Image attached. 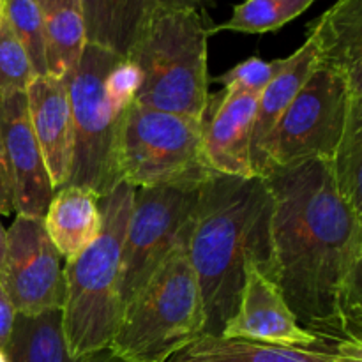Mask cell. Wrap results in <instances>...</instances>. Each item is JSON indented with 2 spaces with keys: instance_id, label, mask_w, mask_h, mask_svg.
Listing matches in <instances>:
<instances>
[{
  "instance_id": "6da1fadb",
  "label": "cell",
  "mask_w": 362,
  "mask_h": 362,
  "mask_svg": "<svg viewBox=\"0 0 362 362\" xmlns=\"http://www.w3.org/2000/svg\"><path fill=\"white\" fill-rule=\"evenodd\" d=\"M262 179L272 209L253 262L304 331L362 346V216L339 197L320 159L272 168Z\"/></svg>"
},
{
  "instance_id": "7a4b0ae2",
  "label": "cell",
  "mask_w": 362,
  "mask_h": 362,
  "mask_svg": "<svg viewBox=\"0 0 362 362\" xmlns=\"http://www.w3.org/2000/svg\"><path fill=\"white\" fill-rule=\"evenodd\" d=\"M271 209L262 177L212 173L200 186L186 246L200 286L204 336H219L235 315L247 260L257 262Z\"/></svg>"
},
{
  "instance_id": "3957f363",
  "label": "cell",
  "mask_w": 362,
  "mask_h": 362,
  "mask_svg": "<svg viewBox=\"0 0 362 362\" xmlns=\"http://www.w3.org/2000/svg\"><path fill=\"white\" fill-rule=\"evenodd\" d=\"M66 83L74 127L73 163L66 186L85 187L103 198L120 184L119 131L124 110L136 90L138 73L129 60L87 45Z\"/></svg>"
},
{
  "instance_id": "277c9868",
  "label": "cell",
  "mask_w": 362,
  "mask_h": 362,
  "mask_svg": "<svg viewBox=\"0 0 362 362\" xmlns=\"http://www.w3.org/2000/svg\"><path fill=\"white\" fill-rule=\"evenodd\" d=\"M134 187L120 182L99 198L101 232L94 243L64 265L66 297L62 329L69 356L83 359L108 350L117 325L120 303V253L133 209Z\"/></svg>"
},
{
  "instance_id": "5b68a950",
  "label": "cell",
  "mask_w": 362,
  "mask_h": 362,
  "mask_svg": "<svg viewBox=\"0 0 362 362\" xmlns=\"http://www.w3.org/2000/svg\"><path fill=\"white\" fill-rule=\"evenodd\" d=\"M211 27L200 11L158 7L126 59L138 73L133 101L145 108L204 120L212 81Z\"/></svg>"
},
{
  "instance_id": "8992f818",
  "label": "cell",
  "mask_w": 362,
  "mask_h": 362,
  "mask_svg": "<svg viewBox=\"0 0 362 362\" xmlns=\"http://www.w3.org/2000/svg\"><path fill=\"white\" fill-rule=\"evenodd\" d=\"M186 239L187 232L122 306L108 346L119 359L168 362L205 334L200 286L187 257Z\"/></svg>"
},
{
  "instance_id": "52a82bcc",
  "label": "cell",
  "mask_w": 362,
  "mask_h": 362,
  "mask_svg": "<svg viewBox=\"0 0 362 362\" xmlns=\"http://www.w3.org/2000/svg\"><path fill=\"white\" fill-rule=\"evenodd\" d=\"M120 182L133 187H198L212 175L204 158V120L145 108L124 110L117 145Z\"/></svg>"
},
{
  "instance_id": "ba28073f",
  "label": "cell",
  "mask_w": 362,
  "mask_h": 362,
  "mask_svg": "<svg viewBox=\"0 0 362 362\" xmlns=\"http://www.w3.org/2000/svg\"><path fill=\"white\" fill-rule=\"evenodd\" d=\"M361 98L362 90L354 88L345 76L317 62L264 141L257 177L306 159L331 163L343 136L350 106Z\"/></svg>"
},
{
  "instance_id": "9c48e42d",
  "label": "cell",
  "mask_w": 362,
  "mask_h": 362,
  "mask_svg": "<svg viewBox=\"0 0 362 362\" xmlns=\"http://www.w3.org/2000/svg\"><path fill=\"white\" fill-rule=\"evenodd\" d=\"M200 186L134 187L120 253V303L144 285L186 235Z\"/></svg>"
},
{
  "instance_id": "30bf717a",
  "label": "cell",
  "mask_w": 362,
  "mask_h": 362,
  "mask_svg": "<svg viewBox=\"0 0 362 362\" xmlns=\"http://www.w3.org/2000/svg\"><path fill=\"white\" fill-rule=\"evenodd\" d=\"M60 260L42 218L16 214L7 230L6 262L0 272V286L16 313L62 310L66 281Z\"/></svg>"
},
{
  "instance_id": "8fae6325",
  "label": "cell",
  "mask_w": 362,
  "mask_h": 362,
  "mask_svg": "<svg viewBox=\"0 0 362 362\" xmlns=\"http://www.w3.org/2000/svg\"><path fill=\"white\" fill-rule=\"evenodd\" d=\"M0 141L11 175L14 212L42 218L55 189L32 131L25 92L0 98Z\"/></svg>"
},
{
  "instance_id": "7c38bea8",
  "label": "cell",
  "mask_w": 362,
  "mask_h": 362,
  "mask_svg": "<svg viewBox=\"0 0 362 362\" xmlns=\"http://www.w3.org/2000/svg\"><path fill=\"white\" fill-rule=\"evenodd\" d=\"M219 336L281 346H315L325 343L297 324L279 290L262 274L253 258L247 260L235 315L226 322Z\"/></svg>"
},
{
  "instance_id": "4fadbf2b",
  "label": "cell",
  "mask_w": 362,
  "mask_h": 362,
  "mask_svg": "<svg viewBox=\"0 0 362 362\" xmlns=\"http://www.w3.org/2000/svg\"><path fill=\"white\" fill-rule=\"evenodd\" d=\"M260 94L223 88L211 95L204 117V158L212 173L255 177L251 134Z\"/></svg>"
},
{
  "instance_id": "5bb4252c",
  "label": "cell",
  "mask_w": 362,
  "mask_h": 362,
  "mask_svg": "<svg viewBox=\"0 0 362 362\" xmlns=\"http://www.w3.org/2000/svg\"><path fill=\"white\" fill-rule=\"evenodd\" d=\"M25 95L32 131L57 191L66 186L73 163L74 127L67 83L49 74L35 76Z\"/></svg>"
},
{
  "instance_id": "9a60e30c",
  "label": "cell",
  "mask_w": 362,
  "mask_h": 362,
  "mask_svg": "<svg viewBox=\"0 0 362 362\" xmlns=\"http://www.w3.org/2000/svg\"><path fill=\"white\" fill-rule=\"evenodd\" d=\"M168 362H362V346L332 343L281 346L221 336H202Z\"/></svg>"
},
{
  "instance_id": "2e32d148",
  "label": "cell",
  "mask_w": 362,
  "mask_h": 362,
  "mask_svg": "<svg viewBox=\"0 0 362 362\" xmlns=\"http://www.w3.org/2000/svg\"><path fill=\"white\" fill-rule=\"evenodd\" d=\"M317 62L362 90V0H336L308 25Z\"/></svg>"
},
{
  "instance_id": "e0dca14e",
  "label": "cell",
  "mask_w": 362,
  "mask_h": 362,
  "mask_svg": "<svg viewBox=\"0 0 362 362\" xmlns=\"http://www.w3.org/2000/svg\"><path fill=\"white\" fill-rule=\"evenodd\" d=\"M42 221L60 258L71 260L87 250L101 232L99 198L85 187L62 186L53 194Z\"/></svg>"
},
{
  "instance_id": "ac0fdd59",
  "label": "cell",
  "mask_w": 362,
  "mask_h": 362,
  "mask_svg": "<svg viewBox=\"0 0 362 362\" xmlns=\"http://www.w3.org/2000/svg\"><path fill=\"white\" fill-rule=\"evenodd\" d=\"M87 45L127 59L158 9L154 0H80Z\"/></svg>"
},
{
  "instance_id": "d6986e66",
  "label": "cell",
  "mask_w": 362,
  "mask_h": 362,
  "mask_svg": "<svg viewBox=\"0 0 362 362\" xmlns=\"http://www.w3.org/2000/svg\"><path fill=\"white\" fill-rule=\"evenodd\" d=\"M315 67H317V52H315L313 41L306 37L303 46H299L292 55L281 59L278 73L258 98L253 134H251V170L255 177H257L258 159H260L264 141L267 140L271 131L279 122L283 113L286 112Z\"/></svg>"
},
{
  "instance_id": "ffe728a7",
  "label": "cell",
  "mask_w": 362,
  "mask_h": 362,
  "mask_svg": "<svg viewBox=\"0 0 362 362\" xmlns=\"http://www.w3.org/2000/svg\"><path fill=\"white\" fill-rule=\"evenodd\" d=\"M45 25L46 66L53 78L66 80L87 46L80 0H39Z\"/></svg>"
},
{
  "instance_id": "44dd1931",
  "label": "cell",
  "mask_w": 362,
  "mask_h": 362,
  "mask_svg": "<svg viewBox=\"0 0 362 362\" xmlns=\"http://www.w3.org/2000/svg\"><path fill=\"white\" fill-rule=\"evenodd\" d=\"M7 362H83L69 356L62 329V310L16 313L4 352Z\"/></svg>"
},
{
  "instance_id": "7402d4cb",
  "label": "cell",
  "mask_w": 362,
  "mask_h": 362,
  "mask_svg": "<svg viewBox=\"0 0 362 362\" xmlns=\"http://www.w3.org/2000/svg\"><path fill=\"white\" fill-rule=\"evenodd\" d=\"M327 165L339 197L362 216V98L350 106L343 136Z\"/></svg>"
},
{
  "instance_id": "603a6c76",
  "label": "cell",
  "mask_w": 362,
  "mask_h": 362,
  "mask_svg": "<svg viewBox=\"0 0 362 362\" xmlns=\"http://www.w3.org/2000/svg\"><path fill=\"white\" fill-rule=\"evenodd\" d=\"M317 0H244L221 25H212L211 35L221 30L243 34H267L279 30L310 9Z\"/></svg>"
},
{
  "instance_id": "cb8c5ba5",
  "label": "cell",
  "mask_w": 362,
  "mask_h": 362,
  "mask_svg": "<svg viewBox=\"0 0 362 362\" xmlns=\"http://www.w3.org/2000/svg\"><path fill=\"white\" fill-rule=\"evenodd\" d=\"M4 16L27 52L35 76H46V46L39 0H6Z\"/></svg>"
},
{
  "instance_id": "d4e9b609",
  "label": "cell",
  "mask_w": 362,
  "mask_h": 362,
  "mask_svg": "<svg viewBox=\"0 0 362 362\" xmlns=\"http://www.w3.org/2000/svg\"><path fill=\"white\" fill-rule=\"evenodd\" d=\"M34 78L30 59L4 16L0 21V98L27 92Z\"/></svg>"
},
{
  "instance_id": "484cf974",
  "label": "cell",
  "mask_w": 362,
  "mask_h": 362,
  "mask_svg": "<svg viewBox=\"0 0 362 362\" xmlns=\"http://www.w3.org/2000/svg\"><path fill=\"white\" fill-rule=\"evenodd\" d=\"M279 66H281V59L267 62L258 57H250L216 78V81H219L223 88H230V90L262 94L264 88L271 83L274 74L278 73Z\"/></svg>"
},
{
  "instance_id": "4316f807",
  "label": "cell",
  "mask_w": 362,
  "mask_h": 362,
  "mask_svg": "<svg viewBox=\"0 0 362 362\" xmlns=\"http://www.w3.org/2000/svg\"><path fill=\"white\" fill-rule=\"evenodd\" d=\"M13 212V186H11L9 168H7L6 154L0 141V216H9Z\"/></svg>"
},
{
  "instance_id": "83f0119b",
  "label": "cell",
  "mask_w": 362,
  "mask_h": 362,
  "mask_svg": "<svg viewBox=\"0 0 362 362\" xmlns=\"http://www.w3.org/2000/svg\"><path fill=\"white\" fill-rule=\"evenodd\" d=\"M14 318H16V310H14L11 300L7 299L6 292H4L2 286H0V350H2V352H6L7 343H9Z\"/></svg>"
},
{
  "instance_id": "f1b7e54d",
  "label": "cell",
  "mask_w": 362,
  "mask_h": 362,
  "mask_svg": "<svg viewBox=\"0 0 362 362\" xmlns=\"http://www.w3.org/2000/svg\"><path fill=\"white\" fill-rule=\"evenodd\" d=\"M156 6L170 11H200L212 6L216 0H154Z\"/></svg>"
},
{
  "instance_id": "f546056e",
  "label": "cell",
  "mask_w": 362,
  "mask_h": 362,
  "mask_svg": "<svg viewBox=\"0 0 362 362\" xmlns=\"http://www.w3.org/2000/svg\"><path fill=\"white\" fill-rule=\"evenodd\" d=\"M83 362H126V361L115 357L112 352H110V350H103V352L92 354V356L83 357Z\"/></svg>"
},
{
  "instance_id": "4dcf8cb0",
  "label": "cell",
  "mask_w": 362,
  "mask_h": 362,
  "mask_svg": "<svg viewBox=\"0 0 362 362\" xmlns=\"http://www.w3.org/2000/svg\"><path fill=\"white\" fill-rule=\"evenodd\" d=\"M6 253H7V230L4 228L2 223H0V272H2L4 262H6Z\"/></svg>"
},
{
  "instance_id": "1f68e13d",
  "label": "cell",
  "mask_w": 362,
  "mask_h": 362,
  "mask_svg": "<svg viewBox=\"0 0 362 362\" xmlns=\"http://www.w3.org/2000/svg\"><path fill=\"white\" fill-rule=\"evenodd\" d=\"M4 6H6V0H0V21L4 18Z\"/></svg>"
},
{
  "instance_id": "d6a6232c",
  "label": "cell",
  "mask_w": 362,
  "mask_h": 362,
  "mask_svg": "<svg viewBox=\"0 0 362 362\" xmlns=\"http://www.w3.org/2000/svg\"><path fill=\"white\" fill-rule=\"evenodd\" d=\"M0 362H7L6 356H4V352H2V350H0Z\"/></svg>"
}]
</instances>
